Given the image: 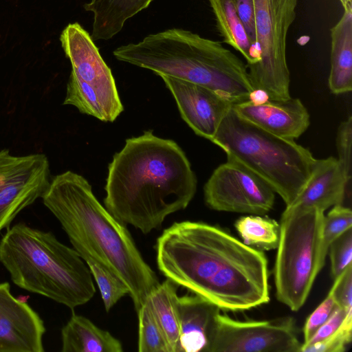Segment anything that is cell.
I'll return each instance as SVG.
<instances>
[{"label":"cell","instance_id":"25","mask_svg":"<svg viewBox=\"0 0 352 352\" xmlns=\"http://www.w3.org/2000/svg\"><path fill=\"white\" fill-rule=\"evenodd\" d=\"M139 352H169L166 338L148 300L137 311Z\"/></svg>","mask_w":352,"mask_h":352},{"label":"cell","instance_id":"14","mask_svg":"<svg viewBox=\"0 0 352 352\" xmlns=\"http://www.w3.org/2000/svg\"><path fill=\"white\" fill-rule=\"evenodd\" d=\"M44 322L23 298L0 283V352H43Z\"/></svg>","mask_w":352,"mask_h":352},{"label":"cell","instance_id":"16","mask_svg":"<svg viewBox=\"0 0 352 352\" xmlns=\"http://www.w3.org/2000/svg\"><path fill=\"white\" fill-rule=\"evenodd\" d=\"M179 338L177 352H211L221 309L198 295H185L177 302Z\"/></svg>","mask_w":352,"mask_h":352},{"label":"cell","instance_id":"34","mask_svg":"<svg viewBox=\"0 0 352 352\" xmlns=\"http://www.w3.org/2000/svg\"><path fill=\"white\" fill-rule=\"evenodd\" d=\"M270 100L267 93L261 89H254L249 94L248 101L253 104H263Z\"/></svg>","mask_w":352,"mask_h":352},{"label":"cell","instance_id":"2","mask_svg":"<svg viewBox=\"0 0 352 352\" xmlns=\"http://www.w3.org/2000/svg\"><path fill=\"white\" fill-rule=\"evenodd\" d=\"M197 180L182 148L152 130L126 139L108 166L104 199L119 221L147 234L169 214L185 209Z\"/></svg>","mask_w":352,"mask_h":352},{"label":"cell","instance_id":"6","mask_svg":"<svg viewBox=\"0 0 352 352\" xmlns=\"http://www.w3.org/2000/svg\"><path fill=\"white\" fill-rule=\"evenodd\" d=\"M227 160L244 166L281 197L293 203L307 184L316 159L294 140L278 137L239 116L232 108L210 140Z\"/></svg>","mask_w":352,"mask_h":352},{"label":"cell","instance_id":"7","mask_svg":"<svg viewBox=\"0 0 352 352\" xmlns=\"http://www.w3.org/2000/svg\"><path fill=\"white\" fill-rule=\"evenodd\" d=\"M324 211L316 208L283 211L274 269L277 299L292 311L305 304L322 258Z\"/></svg>","mask_w":352,"mask_h":352},{"label":"cell","instance_id":"12","mask_svg":"<svg viewBox=\"0 0 352 352\" xmlns=\"http://www.w3.org/2000/svg\"><path fill=\"white\" fill-rule=\"evenodd\" d=\"M50 163L43 153L23 156L0 151V232L49 186Z\"/></svg>","mask_w":352,"mask_h":352},{"label":"cell","instance_id":"9","mask_svg":"<svg viewBox=\"0 0 352 352\" xmlns=\"http://www.w3.org/2000/svg\"><path fill=\"white\" fill-rule=\"evenodd\" d=\"M297 3L298 0H254L256 47L260 60L247 67L253 88L265 91L270 100L291 97L286 43Z\"/></svg>","mask_w":352,"mask_h":352},{"label":"cell","instance_id":"22","mask_svg":"<svg viewBox=\"0 0 352 352\" xmlns=\"http://www.w3.org/2000/svg\"><path fill=\"white\" fill-rule=\"evenodd\" d=\"M178 286L167 278L160 283L147 298L164 334L169 352H177L179 344Z\"/></svg>","mask_w":352,"mask_h":352},{"label":"cell","instance_id":"8","mask_svg":"<svg viewBox=\"0 0 352 352\" xmlns=\"http://www.w3.org/2000/svg\"><path fill=\"white\" fill-rule=\"evenodd\" d=\"M60 41L72 65L63 104L102 122H113L124 107L112 72L91 36L74 23L63 30Z\"/></svg>","mask_w":352,"mask_h":352},{"label":"cell","instance_id":"35","mask_svg":"<svg viewBox=\"0 0 352 352\" xmlns=\"http://www.w3.org/2000/svg\"><path fill=\"white\" fill-rule=\"evenodd\" d=\"M341 2L342 7H344L349 4H352V0H340Z\"/></svg>","mask_w":352,"mask_h":352},{"label":"cell","instance_id":"32","mask_svg":"<svg viewBox=\"0 0 352 352\" xmlns=\"http://www.w3.org/2000/svg\"><path fill=\"white\" fill-rule=\"evenodd\" d=\"M351 311L352 309L346 310L338 307L331 316L316 331L313 336L307 342L302 344V347L321 342L331 336L339 329L348 313Z\"/></svg>","mask_w":352,"mask_h":352},{"label":"cell","instance_id":"18","mask_svg":"<svg viewBox=\"0 0 352 352\" xmlns=\"http://www.w3.org/2000/svg\"><path fill=\"white\" fill-rule=\"evenodd\" d=\"M339 21L331 29V69L328 80L335 94L352 90V4L344 7Z\"/></svg>","mask_w":352,"mask_h":352},{"label":"cell","instance_id":"1","mask_svg":"<svg viewBox=\"0 0 352 352\" xmlns=\"http://www.w3.org/2000/svg\"><path fill=\"white\" fill-rule=\"evenodd\" d=\"M156 252L166 278L221 309L247 310L270 299L265 255L219 227L175 222L157 239Z\"/></svg>","mask_w":352,"mask_h":352},{"label":"cell","instance_id":"26","mask_svg":"<svg viewBox=\"0 0 352 352\" xmlns=\"http://www.w3.org/2000/svg\"><path fill=\"white\" fill-rule=\"evenodd\" d=\"M352 226V212L349 207L338 204L324 217L322 236V258L325 263L330 244Z\"/></svg>","mask_w":352,"mask_h":352},{"label":"cell","instance_id":"31","mask_svg":"<svg viewBox=\"0 0 352 352\" xmlns=\"http://www.w3.org/2000/svg\"><path fill=\"white\" fill-rule=\"evenodd\" d=\"M331 290L338 307L352 309V265L334 279Z\"/></svg>","mask_w":352,"mask_h":352},{"label":"cell","instance_id":"20","mask_svg":"<svg viewBox=\"0 0 352 352\" xmlns=\"http://www.w3.org/2000/svg\"><path fill=\"white\" fill-rule=\"evenodd\" d=\"M153 0H91L84 5L94 13L91 37L109 40L122 29L125 21L146 8Z\"/></svg>","mask_w":352,"mask_h":352},{"label":"cell","instance_id":"15","mask_svg":"<svg viewBox=\"0 0 352 352\" xmlns=\"http://www.w3.org/2000/svg\"><path fill=\"white\" fill-rule=\"evenodd\" d=\"M232 109L244 120L280 138L295 140L309 127L310 116L298 98L268 101L259 104L247 100L233 104Z\"/></svg>","mask_w":352,"mask_h":352},{"label":"cell","instance_id":"21","mask_svg":"<svg viewBox=\"0 0 352 352\" xmlns=\"http://www.w3.org/2000/svg\"><path fill=\"white\" fill-rule=\"evenodd\" d=\"M217 29L224 43L238 51L246 60L247 67L260 60L259 53L250 40L236 10L233 0H209Z\"/></svg>","mask_w":352,"mask_h":352},{"label":"cell","instance_id":"29","mask_svg":"<svg viewBox=\"0 0 352 352\" xmlns=\"http://www.w3.org/2000/svg\"><path fill=\"white\" fill-rule=\"evenodd\" d=\"M352 116L342 122L337 130L336 144L337 160L349 182L351 179Z\"/></svg>","mask_w":352,"mask_h":352},{"label":"cell","instance_id":"28","mask_svg":"<svg viewBox=\"0 0 352 352\" xmlns=\"http://www.w3.org/2000/svg\"><path fill=\"white\" fill-rule=\"evenodd\" d=\"M331 274L335 279L352 265V230L344 232L329 245Z\"/></svg>","mask_w":352,"mask_h":352},{"label":"cell","instance_id":"19","mask_svg":"<svg viewBox=\"0 0 352 352\" xmlns=\"http://www.w3.org/2000/svg\"><path fill=\"white\" fill-rule=\"evenodd\" d=\"M62 352H122L119 340L87 318L73 313L61 330Z\"/></svg>","mask_w":352,"mask_h":352},{"label":"cell","instance_id":"4","mask_svg":"<svg viewBox=\"0 0 352 352\" xmlns=\"http://www.w3.org/2000/svg\"><path fill=\"white\" fill-rule=\"evenodd\" d=\"M113 54L160 76L210 89L233 104L248 100L254 89L247 65L236 55L219 41L182 29L149 34L138 43L118 47Z\"/></svg>","mask_w":352,"mask_h":352},{"label":"cell","instance_id":"30","mask_svg":"<svg viewBox=\"0 0 352 352\" xmlns=\"http://www.w3.org/2000/svg\"><path fill=\"white\" fill-rule=\"evenodd\" d=\"M338 305L330 289L326 298L307 319L303 328L304 342H307L316 331L331 316Z\"/></svg>","mask_w":352,"mask_h":352},{"label":"cell","instance_id":"33","mask_svg":"<svg viewBox=\"0 0 352 352\" xmlns=\"http://www.w3.org/2000/svg\"><path fill=\"white\" fill-rule=\"evenodd\" d=\"M237 14L251 42L256 47L254 0H233Z\"/></svg>","mask_w":352,"mask_h":352},{"label":"cell","instance_id":"17","mask_svg":"<svg viewBox=\"0 0 352 352\" xmlns=\"http://www.w3.org/2000/svg\"><path fill=\"white\" fill-rule=\"evenodd\" d=\"M349 184L337 158L331 156L325 159H316L305 187L285 209L316 208L324 212L331 206L342 204Z\"/></svg>","mask_w":352,"mask_h":352},{"label":"cell","instance_id":"10","mask_svg":"<svg viewBox=\"0 0 352 352\" xmlns=\"http://www.w3.org/2000/svg\"><path fill=\"white\" fill-rule=\"evenodd\" d=\"M206 204L217 211L263 215L274 204V191L241 164L227 160L212 173L204 187Z\"/></svg>","mask_w":352,"mask_h":352},{"label":"cell","instance_id":"24","mask_svg":"<svg viewBox=\"0 0 352 352\" xmlns=\"http://www.w3.org/2000/svg\"><path fill=\"white\" fill-rule=\"evenodd\" d=\"M95 279L106 311H109L129 291L124 283L103 262L85 250L76 251Z\"/></svg>","mask_w":352,"mask_h":352},{"label":"cell","instance_id":"3","mask_svg":"<svg viewBox=\"0 0 352 352\" xmlns=\"http://www.w3.org/2000/svg\"><path fill=\"white\" fill-rule=\"evenodd\" d=\"M41 198L60 222L73 248L97 257L124 283L138 311L160 282L126 225L102 206L83 176L71 170L50 180Z\"/></svg>","mask_w":352,"mask_h":352},{"label":"cell","instance_id":"11","mask_svg":"<svg viewBox=\"0 0 352 352\" xmlns=\"http://www.w3.org/2000/svg\"><path fill=\"white\" fill-rule=\"evenodd\" d=\"M291 317L239 321L219 314L211 352H300Z\"/></svg>","mask_w":352,"mask_h":352},{"label":"cell","instance_id":"23","mask_svg":"<svg viewBox=\"0 0 352 352\" xmlns=\"http://www.w3.org/2000/svg\"><path fill=\"white\" fill-rule=\"evenodd\" d=\"M234 226L245 245L262 252L277 248L280 224L276 221L250 214L238 219Z\"/></svg>","mask_w":352,"mask_h":352},{"label":"cell","instance_id":"27","mask_svg":"<svg viewBox=\"0 0 352 352\" xmlns=\"http://www.w3.org/2000/svg\"><path fill=\"white\" fill-rule=\"evenodd\" d=\"M352 338V311L339 329L325 340L301 348L300 352H343Z\"/></svg>","mask_w":352,"mask_h":352},{"label":"cell","instance_id":"13","mask_svg":"<svg viewBox=\"0 0 352 352\" xmlns=\"http://www.w3.org/2000/svg\"><path fill=\"white\" fill-rule=\"evenodd\" d=\"M180 115L196 135L210 140L233 103L207 87L162 75Z\"/></svg>","mask_w":352,"mask_h":352},{"label":"cell","instance_id":"5","mask_svg":"<svg viewBox=\"0 0 352 352\" xmlns=\"http://www.w3.org/2000/svg\"><path fill=\"white\" fill-rule=\"evenodd\" d=\"M0 261L16 285L72 309L96 293L84 260L51 232L15 224L0 241Z\"/></svg>","mask_w":352,"mask_h":352}]
</instances>
